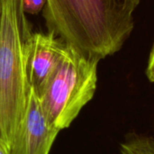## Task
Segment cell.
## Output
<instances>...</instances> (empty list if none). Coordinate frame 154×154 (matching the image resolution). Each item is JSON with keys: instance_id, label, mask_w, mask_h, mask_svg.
<instances>
[{"instance_id": "cell-1", "label": "cell", "mask_w": 154, "mask_h": 154, "mask_svg": "<svg viewBox=\"0 0 154 154\" xmlns=\"http://www.w3.org/2000/svg\"><path fill=\"white\" fill-rule=\"evenodd\" d=\"M141 0H46L47 32L84 57L100 61L118 52L130 37Z\"/></svg>"}, {"instance_id": "cell-2", "label": "cell", "mask_w": 154, "mask_h": 154, "mask_svg": "<svg viewBox=\"0 0 154 154\" xmlns=\"http://www.w3.org/2000/svg\"><path fill=\"white\" fill-rule=\"evenodd\" d=\"M30 92L14 4L1 0L0 139L8 147L24 118Z\"/></svg>"}, {"instance_id": "cell-3", "label": "cell", "mask_w": 154, "mask_h": 154, "mask_svg": "<svg viewBox=\"0 0 154 154\" xmlns=\"http://www.w3.org/2000/svg\"><path fill=\"white\" fill-rule=\"evenodd\" d=\"M98 61L89 60L69 45L38 97L49 122L60 131L68 128L93 98Z\"/></svg>"}, {"instance_id": "cell-4", "label": "cell", "mask_w": 154, "mask_h": 154, "mask_svg": "<svg viewBox=\"0 0 154 154\" xmlns=\"http://www.w3.org/2000/svg\"><path fill=\"white\" fill-rule=\"evenodd\" d=\"M66 43L51 32H32L23 42L24 67L31 89L39 97L57 67Z\"/></svg>"}, {"instance_id": "cell-5", "label": "cell", "mask_w": 154, "mask_h": 154, "mask_svg": "<svg viewBox=\"0 0 154 154\" xmlns=\"http://www.w3.org/2000/svg\"><path fill=\"white\" fill-rule=\"evenodd\" d=\"M60 132L49 122L31 89L24 118L9 147L10 154H50Z\"/></svg>"}, {"instance_id": "cell-6", "label": "cell", "mask_w": 154, "mask_h": 154, "mask_svg": "<svg viewBox=\"0 0 154 154\" xmlns=\"http://www.w3.org/2000/svg\"><path fill=\"white\" fill-rule=\"evenodd\" d=\"M121 154H154V136L132 134L120 144Z\"/></svg>"}, {"instance_id": "cell-7", "label": "cell", "mask_w": 154, "mask_h": 154, "mask_svg": "<svg viewBox=\"0 0 154 154\" xmlns=\"http://www.w3.org/2000/svg\"><path fill=\"white\" fill-rule=\"evenodd\" d=\"M12 2L14 4V8L17 18V24L20 32L21 39L23 42L32 33L31 29V24L28 22L27 17L23 10V0H12Z\"/></svg>"}, {"instance_id": "cell-8", "label": "cell", "mask_w": 154, "mask_h": 154, "mask_svg": "<svg viewBox=\"0 0 154 154\" xmlns=\"http://www.w3.org/2000/svg\"><path fill=\"white\" fill-rule=\"evenodd\" d=\"M46 5V0H23V10L24 14H38Z\"/></svg>"}, {"instance_id": "cell-9", "label": "cell", "mask_w": 154, "mask_h": 154, "mask_svg": "<svg viewBox=\"0 0 154 154\" xmlns=\"http://www.w3.org/2000/svg\"><path fill=\"white\" fill-rule=\"evenodd\" d=\"M146 76L151 82H154V42L150 53L148 66L146 69Z\"/></svg>"}, {"instance_id": "cell-10", "label": "cell", "mask_w": 154, "mask_h": 154, "mask_svg": "<svg viewBox=\"0 0 154 154\" xmlns=\"http://www.w3.org/2000/svg\"><path fill=\"white\" fill-rule=\"evenodd\" d=\"M0 154H10L9 147L0 139Z\"/></svg>"}, {"instance_id": "cell-11", "label": "cell", "mask_w": 154, "mask_h": 154, "mask_svg": "<svg viewBox=\"0 0 154 154\" xmlns=\"http://www.w3.org/2000/svg\"><path fill=\"white\" fill-rule=\"evenodd\" d=\"M0 17H1V0H0Z\"/></svg>"}]
</instances>
